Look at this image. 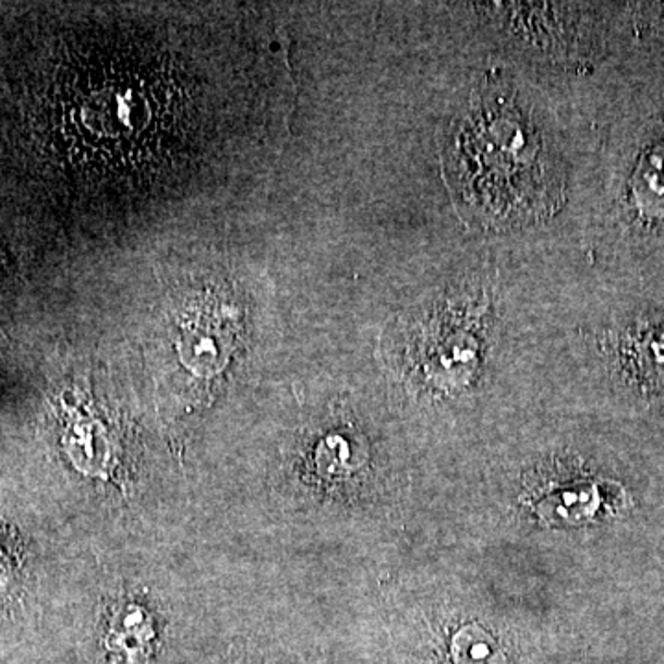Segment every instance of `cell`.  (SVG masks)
<instances>
[{"mask_svg":"<svg viewBox=\"0 0 664 664\" xmlns=\"http://www.w3.org/2000/svg\"><path fill=\"white\" fill-rule=\"evenodd\" d=\"M450 168L461 198L485 220H530L557 198L543 141L504 102L480 109L461 124Z\"/></svg>","mask_w":664,"mask_h":664,"instance_id":"cell-1","label":"cell"},{"mask_svg":"<svg viewBox=\"0 0 664 664\" xmlns=\"http://www.w3.org/2000/svg\"><path fill=\"white\" fill-rule=\"evenodd\" d=\"M599 506V495L593 487L581 485L572 490H559L539 503V515L548 522H578L593 515Z\"/></svg>","mask_w":664,"mask_h":664,"instance_id":"cell-2","label":"cell"}]
</instances>
